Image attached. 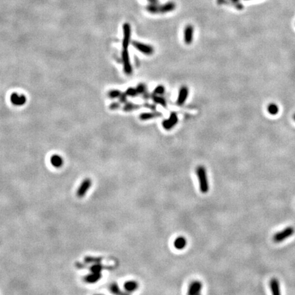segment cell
Instances as JSON below:
<instances>
[{"instance_id": "6da1fadb", "label": "cell", "mask_w": 295, "mask_h": 295, "mask_svg": "<svg viewBox=\"0 0 295 295\" xmlns=\"http://www.w3.org/2000/svg\"><path fill=\"white\" fill-rule=\"evenodd\" d=\"M174 9H176V3L173 2H169L163 5H158L157 3L156 4L150 3L146 7L147 11L152 14H165L170 13Z\"/></svg>"}, {"instance_id": "7a4b0ae2", "label": "cell", "mask_w": 295, "mask_h": 295, "mask_svg": "<svg viewBox=\"0 0 295 295\" xmlns=\"http://www.w3.org/2000/svg\"><path fill=\"white\" fill-rule=\"evenodd\" d=\"M196 174L198 178L200 191L202 193H208L209 191V182L204 167L201 165L197 167L196 168Z\"/></svg>"}, {"instance_id": "3957f363", "label": "cell", "mask_w": 295, "mask_h": 295, "mask_svg": "<svg viewBox=\"0 0 295 295\" xmlns=\"http://www.w3.org/2000/svg\"><path fill=\"white\" fill-rule=\"evenodd\" d=\"M294 232V230L292 227H288L283 230L282 232H279L277 234H275L273 237V240L275 243H281L284 241L285 239L292 236Z\"/></svg>"}, {"instance_id": "277c9868", "label": "cell", "mask_w": 295, "mask_h": 295, "mask_svg": "<svg viewBox=\"0 0 295 295\" xmlns=\"http://www.w3.org/2000/svg\"><path fill=\"white\" fill-rule=\"evenodd\" d=\"M132 45H133L134 47L136 48L138 51L143 53V54L147 56H150L154 53V50L152 46L149 45H146L145 43H142L137 41H133L132 42Z\"/></svg>"}, {"instance_id": "5b68a950", "label": "cell", "mask_w": 295, "mask_h": 295, "mask_svg": "<svg viewBox=\"0 0 295 295\" xmlns=\"http://www.w3.org/2000/svg\"><path fill=\"white\" fill-rule=\"evenodd\" d=\"M123 35L124 36L122 41V47L123 49H127L128 46L129 45L131 35V29L129 23H126L123 25Z\"/></svg>"}, {"instance_id": "8992f818", "label": "cell", "mask_w": 295, "mask_h": 295, "mask_svg": "<svg viewBox=\"0 0 295 295\" xmlns=\"http://www.w3.org/2000/svg\"><path fill=\"white\" fill-rule=\"evenodd\" d=\"M91 185H92L91 179H90V178H85V179L82 182V183L81 184L78 190H77V196L79 197H80V198L83 197L85 195V193H87L88 190L90 189Z\"/></svg>"}, {"instance_id": "52a82bcc", "label": "cell", "mask_w": 295, "mask_h": 295, "mask_svg": "<svg viewBox=\"0 0 295 295\" xmlns=\"http://www.w3.org/2000/svg\"><path fill=\"white\" fill-rule=\"evenodd\" d=\"M178 118L176 113H172L167 120L162 122L163 127L166 130H170L178 123Z\"/></svg>"}, {"instance_id": "ba28073f", "label": "cell", "mask_w": 295, "mask_h": 295, "mask_svg": "<svg viewBox=\"0 0 295 295\" xmlns=\"http://www.w3.org/2000/svg\"><path fill=\"white\" fill-rule=\"evenodd\" d=\"M122 57L124 65V71H125V73L127 74V75H131L132 73V67L129 60V52H128L127 49H123Z\"/></svg>"}, {"instance_id": "9c48e42d", "label": "cell", "mask_w": 295, "mask_h": 295, "mask_svg": "<svg viewBox=\"0 0 295 295\" xmlns=\"http://www.w3.org/2000/svg\"><path fill=\"white\" fill-rule=\"evenodd\" d=\"M193 27L191 25H188L185 27L184 30V41L187 45L192 43L193 40Z\"/></svg>"}, {"instance_id": "30bf717a", "label": "cell", "mask_w": 295, "mask_h": 295, "mask_svg": "<svg viewBox=\"0 0 295 295\" xmlns=\"http://www.w3.org/2000/svg\"><path fill=\"white\" fill-rule=\"evenodd\" d=\"M10 101L15 106H22L26 103V98L24 95H19L14 92L10 96Z\"/></svg>"}, {"instance_id": "8fae6325", "label": "cell", "mask_w": 295, "mask_h": 295, "mask_svg": "<svg viewBox=\"0 0 295 295\" xmlns=\"http://www.w3.org/2000/svg\"><path fill=\"white\" fill-rule=\"evenodd\" d=\"M189 95V90L187 87L182 86L179 90V94L178 96L177 99V104L178 105H182L186 100L187 99V97Z\"/></svg>"}, {"instance_id": "7c38bea8", "label": "cell", "mask_w": 295, "mask_h": 295, "mask_svg": "<svg viewBox=\"0 0 295 295\" xmlns=\"http://www.w3.org/2000/svg\"><path fill=\"white\" fill-rule=\"evenodd\" d=\"M201 288H202L201 283L198 281H195L190 284L188 290V294L190 295L198 294L200 293Z\"/></svg>"}, {"instance_id": "4fadbf2b", "label": "cell", "mask_w": 295, "mask_h": 295, "mask_svg": "<svg viewBox=\"0 0 295 295\" xmlns=\"http://www.w3.org/2000/svg\"><path fill=\"white\" fill-rule=\"evenodd\" d=\"M187 239H186L183 236H179L175 239L174 242V246L178 250H182L185 249L187 246Z\"/></svg>"}, {"instance_id": "5bb4252c", "label": "cell", "mask_w": 295, "mask_h": 295, "mask_svg": "<svg viewBox=\"0 0 295 295\" xmlns=\"http://www.w3.org/2000/svg\"><path fill=\"white\" fill-rule=\"evenodd\" d=\"M270 288L271 292L275 295L280 294V286L279 282L276 278H273L270 281Z\"/></svg>"}, {"instance_id": "9a60e30c", "label": "cell", "mask_w": 295, "mask_h": 295, "mask_svg": "<svg viewBox=\"0 0 295 295\" xmlns=\"http://www.w3.org/2000/svg\"><path fill=\"white\" fill-rule=\"evenodd\" d=\"M51 164L53 167H55V168H61L64 164L63 158L62 157H60V155L54 154L51 157Z\"/></svg>"}, {"instance_id": "2e32d148", "label": "cell", "mask_w": 295, "mask_h": 295, "mask_svg": "<svg viewBox=\"0 0 295 295\" xmlns=\"http://www.w3.org/2000/svg\"><path fill=\"white\" fill-rule=\"evenodd\" d=\"M124 287L127 292H134L138 288V283L135 281H128L124 285Z\"/></svg>"}, {"instance_id": "e0dca14e", "label": "cell", "mask_w": 295, "mask_h": 295, "mask_svg": "<svg viewBox=\"0 0 295 295\" xmlns=\"http://www.w3.org/2000/svg\"><path fill=\"white\" fill-rule=\"evenodd\" d=\"M100 277H101V274H100V273H92V274L88 275V276L85 277V280L88 283L93 284V283H96V282L100 280Z\"/></svg>"}, {"instance_id": "ac0fdd59", "label": "cell", "mask_w": 295, "mask_h": 295, "mask_svg": "<svg viewBox=\"0 0 295 295\" xmlns=\"http://www.w3.org/2000/svg\"><path fill=\"white\" fill-rule=\"evenodd\" d=\"M157 116H161V114L159 113H144L140 115V119L142 120H146L151 118H153Z\"/></svg>"}, {"instance_id": "d6986e66", "label": "cell", "mask_w": 295, "mask_h": 295, "mask_svg": "<svg viewBox=\"0 0 295 295\" xmlns=\"http://www.w3.org/2000/svg\"><path fill=\"white\" fill-rule=\"evenodd\" d=\"M268 111H269V112L271 114L275 115L278 113L279 108L277 105L271 103V105H269V107H268Z\"/></svg>"}, {"instance_id": "ffe728a7", "label": "cell", "mask_w": 295, "mask_h": 295, "mask_svg": "<svg viewBox=\"0 0 295 295\" xmlns=\"http://www.w3.org/2000/svg\"><path fill=\"white\" fill-rule=\"evenodd\" d=\"M105 269V266L101 265H95L91 267V271L92 273H100L101 271Z\"/></svg>"}, {"instance_id": "44dd1931", "label": "cell", "mask_w": 295, "mask_h": 295, "mask_svg": "<svg viewBox=\"0 0 295 295\" xmlns=\"http://www.w3.org/2000/svg\"><path fill=\"white\" fill-rule=\"evenodd\" d=\"M154 100L156 103L161 105L165 107L166 106V102L165 100L164 99H163L162 97L160 96H154Z\"/></svg>"}, {"instance_id": "7402d4cb", "label": "cell", "mask_w": 295, "mask_h": 295, "mask_svg": "<svg viewBox=\"0 0 295 295\" xmlns=\"http://www.w3.org/2000/svg\"><path fill=\"white\" fill-rule=\"evenodd\" d=\"M165 92V88L163 85H158L154 90L155 94H162Z\"/></svg>"}, {"instance_id": "603a6c76", "label": "cell", "mask_w": 295, "mask_h": 295, "mask_svg": "<svg viewBox=\"0 0 295 295\" xmlns=\"http://www.w3.org/2000/svg\"><path fill=\"white\" fill-rule=\"evenodd\" d=\"M110 290H111V292L113 293H114V294H120V290L119 289L118 285L116 284H112L110 286Z\"/></svg>"}, {"instance_id": "cb8c5ba5", "label": "cell", "mask_w": 295, "mask_h": 295, "mask_svg": "<svg viewBox=\"0 0 295 295\" xmlns=\"http://www.w3.org/2000/svg\"><path fill=\"white\" fill-rule=\"evenodd\" d=\"M121 92H120L118 90H113V91H111L110 92V94H109V96H110V97H111V98H116V97H120V96H121Z\"/></svg>"}, {"instance_id": "d4e9b609", "label": "cell", "mask_w": 295, "mask_h": 295, "mask_svg": "<svg viewBox=\"0 0 295 295\" xmlns=\"http://www.w3.org/2000/svg\"><path fill=\"white\" fill-rule=\"evenodd\" d=\"M137 89H134V88H129V89H128V90L126 92V94L127 95H129V96H134L136 95L137 94Z\"/></svg>"}, {"instance_id": "484cf974", "label": "cell", "mask_w": 295, "mask_h": 295, "mask_svg": "<svg viewBox=\"0 0 295 295\" xmlns=\"http://www.w3.org/2000/svg\"><path fill=\"white\" fill-rule=\"evenodd\" d=\"M229 1H230L232 3H234L236 8H238L239 10L243 9V5L241 4V3H239L240 0H229Z\"/></svg>"}, {"instance_id": "4316f807", "label": "cell", "mask_w": 295, "mask_h": 295, "mask_svg": "<svg viewBox=\"0 0 295 295\" xmlns=\"http://www.w3.org/2000/svg\"><path fill=\"white\" fill-rule=\"evenodd\" d=\"M146 90V86L144 85H143V84H141L140 85H139V86L137 87V90L138 92L139 93H141V92H143L145 91Z\"/></svg>"}, {"instance_id": "83f0119b", "label": "cell", "mask_w": 295, "mask_h": 295, "mask_svg": "<svg viewBox=\"0 0 295 295\" xmlns=\"http://www.w3.org/2000/svg\"><path fill=\"white\" fill-rule=\"evenodd\" d=\"M134 107H135L134 105L129 104V105H127L125 107V109L126 111H131V110H133Z\"/></svg>"}, {"instance_id": "f1b7e54d", "label": "cell", "mask_w": 295, "mask_h": 295, "mask_svg": "<svg viewBox=\"0 0 295 295\" xmlns=\"http://www.w3.org/2000/svg\"><path fill=\"white\" fill-rule=\"evenodd\" d=\"M150 2V3H153V4H156L158 3V0H147Z\"/></svg>"}, {"instance_id": "f546056e", "label": "cell", "mask_w": 295, "mask_h": 295, "mask_svg": "<svg viewBox=\"0 0 295 295\" xmlns=\"http://www.w3.org/2000/svg\"><path fill=\"white\" fill-rule=\"evenodd\" d=\"M294 120H295V114H294Z\"/></svg>"}, {"instance_id": "4dcf8cb0", "label": "cell", "mask_w": 295, "mask_h": 295, "mask_svg": "<svg viewBox=\"0 0 295 295\" xmlns=\"http://www.w3.org/2000/svg\"><path fill=\"white\" fill-rule=\"evenodd\" d=\"M247 1H248V0H247Z\"/></svg>"}]
</instances>
